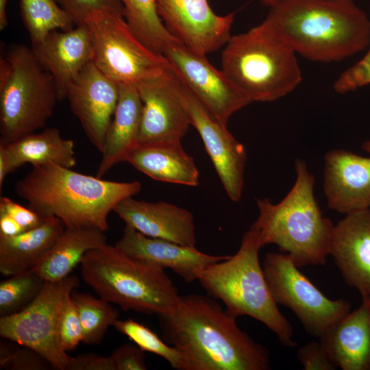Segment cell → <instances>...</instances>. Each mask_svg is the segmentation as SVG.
I'll list each match as a JSON object with an SVG mask.
<instances>
[{
  "instance_id": "1",
  "label": "cell",
  "mask_w": 370,
  "mask_h": 370,
  "mask_svg": "<svg viewBox=\"0 0 370 370\" xmlns=\"http://www.w3.org/2000/svg\"><path fill=\"white\" fill-rule=\"evenodd\" d=\"M164 341L184 356L188 370H268V350L237 325L236 317L208 296H181L158 315Z\"/></svg>"
},
{
  "instance_id": "2",
  "label": "cell",
  "mask_w": 370,
  "mask_h": 370,
  "mask_svg": "<svg viewBox=\"0 0 370 370\" xmlns=\"http://www.w3.org/2000/svg\"><path fill=\"white\" fill-rule=\"evenodd\" d=\"M138 181L116 182L56 164L34 166L15 192L40 217H56L65 227H95L106 232L108 218L122 200L141 190Z\"/></svg>"
},
{
  "instance_id": "3",
  "label": "cell",
  "mask_w": 370,
  "mask_h": 370,
  "mask_svg": "<svg viewBox=\"0 0 370 370\" xmlns=\"http://www.w3.org/2000/svg\"><path fill=\"white\" fill-rule=\"evenodd\" d=\"M269 8L266 18L309 60L339 62L370 45V19L353 0H280Z\"/></svg>"
},
{
  "instance_id": "4",
  "label": "cell",
  "mask_w": 370,
  "mask_h": 370,
  "mask_svg": "<svg viewBox=\"0 0 370 370\" xmlns=\"http://www.w3.org/2000/svg\"><path fill=\"white\" fill-rule=\"evenodd\" d=\"M296 181L286 197L273 204L258 199L259 215L252 225L262 247L276 245L299 268L323 265L329 255L334 225L324 217L314 195V178L300 160L295 162Z\"/></svg>"
},
{
  "instance_id": "5",
  "label": "cell",
  "mask_w": 370,
  "mask_h": 370,
  "mask_svg": "<svg viewBox=\"0 0 370 370\" xmlns=\"http://www.w3.org/2000/svg\"><path fill=\"white\" fill-rule=\"evenodd\" d=\"M296 52L265 19L231 36L221 55V70L249 100L270 102L293 91L302 74Z\"/></svg>"
},
{
  "instance_id": "6",
  "label": "cell",
  "mask_w": 370,
  "mask_h": 370,
  "mask_svg": "<svg viewBox=\"0 0 370 370\" xmlns=\"http://www.w3.org/2000/svg\"><path fill=\"white\" fill-rule=\"evenodd\" d=\"M251 225L237 252L199 272L197 280L208 295L221 300L225 311L237 317L247 315L264 324L282 344L294 347L293 328L278 308L259 261L262 248Z\"/></svg>"
},
{
  "instance_id": "7",
  "label": "cell",
  "mask_w": 370,
  "mask_h": 370,
  "mask_svg": "<svg viewBox=\"0 0 370 370\" xmlns=\"http://www.w3.org/2000/svg\"><path fill=\"white\" fill-rule=\"evenodd\" d=\"M83 280L101 298L123 310L169 314L181 296L164 269L132 258L107 243L81 262Z\"/></svg>"
},
{
  "instance_id": "8",
  "label": "cell",
  "mask_w": 370,
  "mask_h": 370,
  "mask_svg": "<svg viewBox=\"0 0 370 370\" xmlns=\"http://www.w3.org/2000/svg\"><path fill=\"white\" fill-rule=\"evenodd\" d=\"M59 101L53 77L32 48L14 45L0 58V142L10 143L43 127Z\"/></svg>"
},
{
  "instance_id": "9",
  "label": "cell",
  "mask_w": 370,
  "mask_h": 370,
  "mask_svg": "<svg viewBox=\"0 0 370 370\" xmlns=\"http://www.w3.org/2000/svg\"><path fill=\"white\" fill-rule=\"evenodd\" d=\"M84 24L92 38V62L118 84L137 85L162 74L171 66L163 55L135 35L123 15L117 12H92Z\"/></svg>"
},
{
  "instance_id": "10",
  "label": "cell",
  "mask_w": 370,
  "mask_h": 370,
  "mask_svg": "<svg viewBox=\"0 0 370 370\" xmlns=\"http://www.w3.org/2000/svg\"><path fill=\"white\" fill-rule=\"evenodd\" d=\"M79 279L69 275L57 282L46 281L38 295L21 311L0 318V336L32 348L58 370H68L71 356L60 336L62 313Z\"/></svg>"
},
{
  "instance_id": "11",
  "label": "cell",
  "mask_w": 370,
  "mask_h": 370,
  "mask_svg": "<svg viewBox=\"0 0 370 370\" xmlns=\"http://www.w3.org/2000/svg\"><path fill=\"white\" fill-rule=\"evenodd\" d=\"M262 269L275 303L289 308L310 335L321 337L351 311L349 301L328 298L286 254L267 253Z\"/></svg>"
},
{
  "instance_id": "12",
  "label": "cell",
  "mask_w": 370,
  "mask_h": 370,
  "mask_svg": "<svg viewBox=\"0 0 370 370\" xmlns=\"http://www.w3.org/2000/svg\"><path fill=\"white\" fill-rule=\"evenodd\" d=\"M176 75L190 125L199 134L227 196L232 201L238 202L244 186L247 160L245 147L231 134L227 125L221 123Z\"/></svg>"
},
{
  "instance_id": "13",
  "label": "cell",
  "mask_w": 370,
  "mask_h": 370,
  "mask_svg": "<svg viewBox=\"0 0 370 370\" xmlns=\"http://www.w3.org/2000/svg\"><path fill=\"white\" fill-rule=\"evenodd\" d=\"M171 67L196 97L223 124L251 101L207 60L180 41L164 51Z\"/></svg>"
},
{
  "instance_id": "14",
  "label": "cell",
  "mask_w": 370,
  "mask_h": 370,
  "mask_svg": "<svg viewBox=\"0 0 370 370\" xmlns=\"http://www.w3.org/2000/svg\"><path fill=\"white\" fill-rule=\"evenodd\" d=\"M136 86L143 103L138 145L181 143L190 123L171 66Z\"/></svg>"
},
{
  "instance_id": "15",
  "label": "cell",
  "mask_w": 370,
  "mask_h": 370,
  "mask_svg": "<svg viewBox=\"0 0 370 370\" xmlns=\"http://www.w3.org/2000/svg\"><path fill=\"white\" fill-rule=\"evenodd\" d=\"M167 29L195 52L206 56L225 45L231 37L234 14L221 16L208 0H155Z\"/></svg>"
},
{
  "instance_id": "16",
  "label": "cell",
  "mask_w": 370,
  "mask_h": 370,
  "mask_svg": "<svg viewBox=\"0 0 370 370\" xmlns=\"http://www.w3.org/2000/svg\"><path fill=\"white\" fill-rule=\"evenodd\" d=\"M119 97V84L92 62L69 84L66 98L89 141L102 152Z\"/></svg>"
},
{
  "instance_id": "17",
  "label": "cell",
  "mask_w": 370,
  "mask_h": 370,
  "mask_svg": "<svg viewBox=\"0 0 370 370\" xmlns=\"http://www.w3.org/2000/svg\"><path fill=\"white\" fill-rule=\"evenodd\" d=\"M329 255L345 282L370 300V208L347 214L334 225Z\"/></svg>"
},
{
  "instance_id": "18",
  "label": "cell",
  "mask_w": 370,
  "mask_h": 370,
  "mask_svg": "<svg viewBox=\"0 0 370 370\" xmlns=\"http://www.w3.org/2000/svg\"><path fill=\"white\" fill-rule=\"evenodd\" d=\"M323 190L328 206L342 214L370 208V158L344 149L325 156Z\"/></svg>"
},
{
  "instance_id": "19",
  "label": "cell",
  "mask_w": 370,
  "mask_h": 370,
  "mask_svg": "<svg viewBox=\"0 0 370 370\" xmlns=\"http://www.w3.org/2000/svg\"><path fill=\"white\" fill-rule=\"evenodd\" d=\"M40 65L53 78L59 101L66 99L69 84L92 61L93 45L86 26L66 31H51L32 47Z\"/></svg>"
},
{
  "instance_id": "20",
  "label": "cell",
  "mask_w": 370,
  "mask_h": 370,
  "mask_svg": "<svg viewBox=\"0 0 370 370\" xmlns=\"http://www.w3.org/2000/svg\"><path fill=\"white\" fill-rule=\"evenodd\" d=\"M115 246L132 258L171 270L187 283L197 280L199 272L208 265L229 257L209 255L197 248L149 237L126 225Z\"/></svg>"
},
{
  "instance_id": "21",
  "label": "cell",
  "mask_w": 370,
  "mask_h": 370,
  "mask_svg": "<svg viewBox=\"0 0 370 370\" xmlns=\"http://www.w3.org/2000/svg\"><path fill=\"white\" fill-rule=\"evenodd\" d=\"M125 223L145 236L196 248L193 215L189 210L165 202H149L130 197L114 211Z\"/></svg>"
},
{
  "instance_id": "22",
  "label": "cell",
  "mask_w": 370,
  "mask_h": 370,
  "mask_svg": "<svg viewBox=\"0 0 370 370\" xmlns=\"http://www.w3.org/2000/svg\"><path fill=\"white\" fill-rule=\"evenodd\" d=\"M319 341L337 367L370 370V301L362 299L359 308L331 327Z\"/></svg>"
},
{
  "instance_id": "23",
  "label": "cell",
  "mask_w": 370,
  "mask_h": 370,
  "mask_svg": "<svg viewBox=\"0 0 370 370\" xmlns=\"http://www.w3.org/2000/svg\"><path fill=\"white\" fill-rule=\"evenodd\" d=\"M143 103L137 86L119 84V97L96 176L102 178L116 164L125 162L139 144Z\"/></svg>"
},
{
  "instance_id": "24",
  "label": "cell",
  "mask_w": 370,
  "mask_h": 370,
  "mask_svg": "<svg viewBox=\"0 0 370 370\" xmlns=\"http://www.w3.org/2000/svg\"><path fill=\"white\" fill-rule=\"evenodd\" d=\"M125 162L154 180L197 186L199 172L181 143L138 145Z\"/></svg>"
},
{
  "instance_id": "25",
  "label": "cell",
  "mask_w": 370,
  "mask_h": 370,
  "mask_svg": "<svg viewBox=\"0 0 370 370\" xmlns=\"http://www.w3.org/2000/svg\"><path fill=\"white\" fill-rule=\"evenodd\" d=\"M64 229L60 219L49 217L38 227L20 234L0 236L1 273L11 276L34 268Z\"/></svg>"
},
{
  "instance_id": "26",
  "label": "cell",
  "mask_w": 370,
  "mask_h": 370,
  "mask_svg": "<svg viewBox=\"0 0 370 370\" xmlns=\"http://www.w3.org/2000/svg\"><path fill=\"white\" fill-rule=\"evenodd\" d=\"M105 232L95 227L66 228L42 260L32 269L45 281L68 277L90 250L107 243Z\"/></svg>"
},
{
  "instance_id": "27",
  "label": "cell",
  "mask_w": 370,
  "mask_h": 370,
  "mask_svg": "<svg viewBox=\"0 0 370 370\" xmlns=\"http://www.w3.org/2000/svg\"><path fill=\"white\" fill-rule=\"evenodd\" d=\"M5 144L18 169L25 164L34 167L53 163L71 169L76 164L73 140L62 138L57 128H47Z\"/></svg>"
},
{
  "instance_id": "28",
  "label": "cell",
  "mask_w": 370,
  "mask_h": 370,
  "mask_svg": "<svg viewBox=\"0 0 370 370\" xmlns=\"http://www.w3.org/2000/svg\"><path fill=\"white\" fill-rule=\"evenodd\" d=\"M123 16L135 35L148 47L163 55L173 42L180 41L159 16L155 0H121Z\"/></svg>"
},
{
  "instance_id": "29",
  "label": "cell",
  "mask_w": 370,
  "mask_h": 370,
  "mask_svg": "<svg viewBox=\"0 0 370 370\" xmlns=\"http://www.w3.org/2000/svg\"><path fill=\"white\" fill-rule=\"evenodd\" d=\"M20 10L32 46L40 43L51 31L75 27L55 0H20Z\"/></svg>"
},
{
  "instance_id": "30",
  "label": "cell",
  "mask_w": 370,
  "mask_h": 370,
  "mask_svg": "<svg viewBox=\"0 0 370 370\" xmlns=\"http://www.w3.org/2000/svg\"><path fill=\"white\" fill-rule=\"evenodd\" d=\"M71 297L75 304L83 330L85 344L99 343L108 329L119 319V311L110 302L99 297L75 289Z\"/></svg>"
},
{
  "instance_id": "31",
  "label": "cell",
  "mask_w": 370,
  "mask_h": 370,
  "mask_svg": "<svg viewBox=\"0 0 370 370\" xmlns=\"http://www.w3.org/2000/svg\"><path fill=\"white\" fill-rule=\"evenodd\" d=\"M46 281L29 269L11 275L0 283V316L17 313L27 307L40 293Z\"/></svg>"
},
{
  "instance_id": "32",
  "label": "cell",
  "mask_w": 370,
  "mask_h": 370,
  "mask_svg": "<svg viewBox=\"0 0 370 370\" xmlns=\"http://www.w3.org/2000/svg\"><path fill=\"white\" fill-rule=\"evenodd\" d=\"M114 327L127 336L144 352H148L165 359L177 370H188L183 354L175 347L162 340L147 326L131 319L117 320Z\"/></svg>"
},
{
  "instance_id": "33",
  "label": "cell",
  "mask_w": 370,
  "mask_h": 370,
  "mask_svg": "<svg viewBox=\"0 0 370 370\" xmlns=\"http://www.w3.org/2000/svg\"><path fill=\"white\" fill-rule=\"evenodd\" d=\"M0 367L9 370H47L53 369L51 363L34 349L26 346L16 347L1 342Z\"/></svg>"
},
{
  "instance_id": "34",
  "label": "cell",
  "mask_w": 370,
  "mask_h": 370,
  "mask_svg": "<svg viewBox=\"0 0 370 370\" xmlns=\"http://www.w3.org/2000/svg\"><path fill=\"white\" fill-rule=\"evenodd\" d=\"M75 26L82 25L92 12L112 10L122 15L124 8L121 0H55Z\"/></svg>"
},
{
  "instance_id": "35",
  "label": "cell",
  "mask_w": 370,
  "mask_h": 370,
  "mask_svg": "<svg viewBox=\"0 0 370 370\" xmlns=\"http://www.w3.org/2000/svg\"><path fill=\"white\" fill-rule=\"evenodd\" d=\"M364 56L341 73L334 83V90L346 94L370 85V45Z\"/></svg>"
},
{
  "instance_id": "36",
  "label": "cell",
  "mask_w": 370,
  "mask_h": 370,
  "mask_svg": "<svg viewBox=\"0 0 370 370\" xmlns=\"http://www.w3.org/2000/svg\"><path fill=\"white\" fill-rule=\"evenodd\" d=\"M60 336L67 352L76 348L83 341V330L77 308L71 296L67 299L60 319Z\"/></svg>"
},
{
  "instance_id": "37",
  "label": "cell",
  "mask_w": 370,
  "mask_h": 370,
  "mask_svg": "<svg viewBox=\"0 0 370 370\" xmlns=\"http://www.w3.org/2000/svg\"><path fill=\"white\" fill-rule=\"evenodd\" d=\"M297 357L305 370H334L337 367L320 341L310 342L300 347Z\"/></svg>"
},
{
  "instance_id": "38",
  "label": "cell",
  "mask_w": 370,
  "mask_h": 370,
  "mask_svg": "<svg viewBox=\"0 0 370 370\" xmlns=\"http://www.w3.org/2000/svg\"><path fill=\"white\" fill-rule=\"evenodd\" d=\"M0 212L11 217L25 231L38 227L45 219L29 207L26 208L7 197L0 198Z\"/></svg>"
},
{
  "instance_id": "39",
  "label": "cell",
  "mask_w": 370,
  "mask_h": 370,
  "mask_svg": "<svg viewBox=\"0 0 370 370\" xmlns=\"http://www.w3.org/2000/svg\"><path fill=\"white\" fill-rule=\"evenodd\" d=\"M115 370H146L144 351L132 344H123L110 356Z\"/></svg>"
},
{
  "instance_id": "40",
  "label": "cell",
  "mask_w": 370,
  "mask_h": 370,
  "mask_svg": "<svg viewBox=\"0 0 370 370\" xmlns=\"http://www.w3.org/2000/svg\"><path fill=\"white\" fill-rule=\"evenodd\" d=\"M68 370H115L111 356L83 354L71 356Z\"/></svg>"
},
{
  "instance_id": "41",
  "label": "cell",
  "mask_w": 370,
  "mask_h": 370,
  "mask_svg": "<svg viewBox=\"0 0 370 370\" xmlns=\"http://www.w3.org/2000/svg\"><path fill=\"white\" fill-rule=\"evenodd\" d=\"M18 169L7 146L0 143V187L1 188L8 175Z\"/></svg>"
},
{
  "instance_id": "42",
  "label": "cell",
  "mask_w": 370,
  "mask_h": 370,
  "mask_svg": "<svg viewBox=\"0 0 370 370\" xmlns=\"http://www.w3.org/2000/svg\"><path fill=\"white\" fill-rule=\"evenodd\" d=\"M24 232L25 230L11 217L0 212V236H13Z\"/></svg>"
},
{
  "instance_id": "43",
  "label": "cell",
  "mask_w": 370,
  "mask_h": 370,
  "mask_svg": "<svg viewBox=\"0 0 370 370\" xmlns=\"http://www.w3.org/2000/svg\"><path fill=\"white\" fill-rule=\"evenodd\" d=\"M9 0H0V29L3 31L8 26L6 6Z\"/></svg>"
},
{
  "instance_id": "44",
  "label": "cell",
  "mask_w": 370,
  "mask_h": 370,
  "mask_svg": "<svg viewBox=\"0 0 370 370\" xmlns=\"http://www.w3.org/2000/svg\"><path fill=\"white\" fill-rule=\"evenodd\" d=\"M260 2L268 8L280 0H260Z\"/></svg>"
},
{
  "instance_id": "45",
  "label": "cell",
  "mask_w": 370,
  "mask_h": 370,
  "mask_svg": "<svg viewBox=\"0 0 370 370\" xmlns=\"http://www.w3.org/2000/svg\"><path fill=\"white\" fill-rule=\"evenodd\" d=\"M362 147L364 150L370 153V140L364 143Z\"/></svg>"
},
{
  "instance_id": "46",
  "label": "cell",
  "mask_w": 370,
  "mask_h": 370,
  "mask_svg": "<svg viewBox=\"0 0 370 370\" xmlns=\"http://www.w3.org/2000/svg\"><path fill=\"white\" fill-rule=\"evenodd\" d=\"M369 300V299H368ZM370 301V300H369Z\"/></svg>"
}]
</instances>
